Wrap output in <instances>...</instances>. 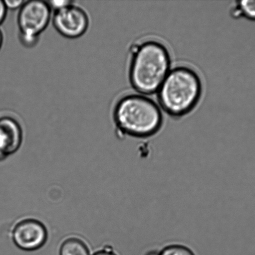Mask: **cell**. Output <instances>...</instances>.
<instances>
[{
  "label": "cell",
  "mask_w": 255,
  "mask_h": 255,
  "mask_svg": "<svg viewBox=\"0 0 255 255\" xmlns=\"http://www.w3.org/2000/svg\"><path fill=\"white\" fill-rule=\"evenodd\" d=\"M171 53L163 42L155 39L134 42L130 48V84L137 94H156L171 71Z\"/></svg>",
  "instance_id": "cell-1"
},
{
  "label": "cell",
  "mask_w": 255,
  "mask_h": 255,
  "mask_svg": "<svg viewBox=\"0 0 255 255\" xmlns=\"http://www.w3.org/2000/svg\"><path fill=\"white\" fill-rule=\"evenodd\" d=\"M112 116L116 131L124 136L147 138L156 134L163 126L158 104L140 94L121 97L115 105Z\"/></svg>",
  "instance_id": "cell-2"
},
{
  "label": "cell",
  "mask_w": 255,
  "mask_h": 255,
  "mask_svg": "<svg viewBox=\"0 0 255 255\" xmlns=\"http://www.w3.org/2000/svg\"><path fill=\"white\" fill-rule=\"evenodd\" d=\"M203 86L199 75L187 66L172 68L157 92L160 108L180 119L191 114L201 101Z\"/></svg>",
  "instance_id": "cell-3"
},
{
  "label": "cell",
  "mask_w": 255,
  "mask_h": 255,
  "mask_svg": "<svg viewBox=\"0 0 255 255\" xmlns=\"http://www.w3.org/2000/svg\"><path fill=\"white\" fill-rule=\"evenodd\" d=\"M52 12L47 1H24L17 17L19 40L22 46L28 49L36 46L40 35L47 29L51 21Z\"/></svg>",
  "instance_id": "cell-4"
},
{
  "label": "cell",
  "mask_w": 255,
  "mask_h": 255,
  "mask_svg": "<svg viewBox=\"0 0 255 255\" xmlns=\"http://www.w3.org/2000/svg\"><path fill=\"white\" fill-rule=\"evenodd\" d=\"M52 23L61 36L67 39H77L89 29L90 20L86 10L75 2L54 11Z\"/></svg>",
  "instance_id": "cell-5"
},
{
  "label": "cell",
  "mask_w": 255,
  "mask_h": 255,
  "mask_svg": "<svg viewBox=\"0 0 255 255\" xmlns=\"http://www.w3.org/2000/svg\"><path fill=\"white\" fill-rule=\"evenodd\" d=\"M11 239L17 248L32 252L42 248L48 239L46 227L39 220L25 218L12 227Z\"/></svg>",
  "instance_id": "cell-6"
},
{
  "label": "cell",
  "mask_w": 255,
  "mask_h": 255,
  "mask_svg": "<svg viewBox=\"0 0 255 255\" xmlns=\"http://www.w3.org/2000/svg\"><path fill=\"white\" fill-rule=\"evenodd\" d=\"M23 140V131L16 119L8 116L0 118V161L18 151Z\"/></svg>",
  "instance_id": "cell-7"
},
{
  "label": "cell",
  "mask_w": 255,
  "mask_h": 255,
  "mask_svg": "<svg viewBox=\"0 0 255 255\" xmlns=\"http://www.w3.org/2000/svg\"><path fill=\"white\" fill-rule=\"evenodd\" d=\"M88 245L81 237L69 236L62 242L59 255H91Z\"/></svg>",
  "instance_id": "cell-8"
},
{
  "label": "cell",
  "mask_w": 255,
  "mask_h": 255,
  "mask_svg": "<svg viewBox=\"0 0 255 255\" xmlns=\"http://www.w3.org/2000/svg\"><path fill=\"white\" fill-rule=\"evenodd\" d=\"M230 14L234 18L246 17L247 19L255 21V0L232 2L230 8Z\"/></svg>",
  "instance_id": "cell-9"
},
{
  "label": "cell",
  "mask_w": 255,
  "mask_h": 255,
  "mask_svg": "<svg viewBox=\"0 0 255 255\" xmlns=\"http://www.w3.org/2000/svg\"><path fill=\"white\" fill-rule=\"evenodd\" d=\"M160 255H196L189 247L181 244H171L159 251Z\"/></svg>",
  "instance_id": "cell-10"
},
{
  "label": "cell",
  "mask_w": 255,
  "mask_h": 255,
  "mask_svg": "<svg viewBox=\"0 0 255 255\" xmlns=\"http://www.w3.org/2000/svg\"><path fill=\"white\" fill-rule=\"evenodd\" d=\"M72 1H47L52 11H55L56 10L63 8L65 6L72 3Z\"/></svg>",
  "instance_id": "cell-11"
},
{
  "label": "cell",
  "mask_w": 255,
  "mask_h": 255,
  "mask_svg": "<svg viewBox=\"0 0 255 255\" xmlns=\"http://www.w3.org/2000/svg\"><path fill=\"white\" fill-rule=\"evenodd\" d=\"M25 1L23 0H16V1H9V0H6L4 1L5 5H6V8L7 10L10 9L12 11L14 10L19 9L20 7L22 6Z\"/></svg>",
  "instance_id": "cell-12"
},
{
  "label": "cell",
  "mask_w": 255,
  "mask_h": 255,
  "mask_svg": "<svg viewBox=\"0 0 255 255\" xmlns=\"http://www.w3.org/2000/svg\"><path fill=\"white\" fill-rule=\"evenodd\" d=\"M91 255H119L111 247L106 246L98 250Z\"/></svg>",
  "instance_id": "cell-13"
},
{
  "label": "cell",
  "mask_w": 255,
  "mask_h": 255,
  "mask_svg": "<svg viewBox=\"0 0 255 255\" xmlns=\"http://www.w3.org/2000/svg\"><path fill=\"white\" fill-rule=\"evenodd\" d=\"M7 9L4 1L0 0V25L6 19Z\"/></svg>",
  "instance_id": "cell-14"
},
{
  "label": "cell",
  "mask_w": 255,
  "mask_h": 255,
  "mask_svg": "<svg viewBox=\"0 0 255 255\" xmlns=\"http://www.w3.org/2000/svg\"><path fill=\"white\" fill-rule=\"evenodd\" d=\"M2 43H3V34H2L1 29H0V49H1Z\"/></svg>",
  "instance_id": "cell-15"
},
{
  "label": "cell",
  "mask_w": 255,
  "mask_h": 255,
  "mask_svg": "<svg viewBox=\"0 0 255 255\" xmlns=\"http://www.w3.org/2000/svg\"><path fill=\"white\" fill-rule=\"evenodd\" d=\"M144 255H160V254L159 252L152 251L147 252V253Z\"/></svg>",
  "instance_id": "cell-16"
}]
</instances>
